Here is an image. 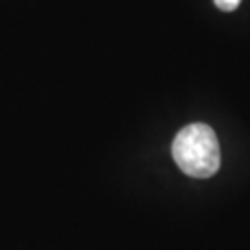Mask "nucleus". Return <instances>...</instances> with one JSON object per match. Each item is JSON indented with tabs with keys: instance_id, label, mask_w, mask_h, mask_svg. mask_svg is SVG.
I'll list each match as a JSON object with an SVG mask.
<instances>
[{
	"instance_id": "obj_1",
	"label": "nucleus",
	"mask_w": 250,
	"mask_h": 250,
	"mask_svg": "<svg viewBox=\"0 0 250 250\" xmlns=\"http://www.w3.org/2000/svg\"><path fill=\"white\" fill-rule=\"evenodd\" d=\"M172 158L191 178H209L221 167V146L215 132L204 123L182 128L172 143Z\"/></svg>"
},
{
	"instance_id": "obj_2",
	"label": "nucleus",
	"mask_w": 250,
	"mask_h": 250,
	"mask_svg": "<svg viewBox=\"0 0 250 250\" xmlns=\"http://www.w3.org/2000/svg\"><path fill=\"white\" fill-rule=\"evenodd\" d=\"M241 0H215V6L223 11H233V9L239 8Z\"/></svg>"
}]
</instances>
